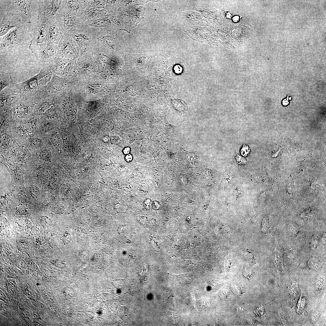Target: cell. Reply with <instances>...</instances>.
Instances as JSON below:
<instances>
[{"label": "cell", "instance_id": "3957f363", "mask_svg": "<svg viewBox=\"0 0 326 326\" xmlns=\"http://www.w3.org/2000/svg\"><path fill=\"white\" fill-rule=\"evenodd\" d=\"M55 19L58 22L63 33L68 35L82 25L78 18L68 10L64 5Z\"/></svg>", "mask_w": 326, "mask_h": 326}, {"label": "cell", "instance_id": "603a6c76", "mask_svg": "<svg viewBox=\"0 0 326 326\" xmlns=\"http://www.w3.org/2000/svg\"><path fill=\"white\" fill-rule=\"evenodd\" d=\"M131 148L129 147H125L122 150V153L125 155L130 153Z\"/></svg>", "mask_w": 326, "mask_h": 326}, {"label": "cell", "instance_id": "8992f818", "mask_svg": "<svg viewBox=\"0 0 326 326\" xmlns=\"http://www.w3.org/2000/svg\"><path fill=\"white\" fill-rule=\"evenodd\" d=\"M37 21L34 36L29 46L30 49L33 54L48 44L46 27L48 21L43 18Z\"/></svg>", "mask_w": 326, "mask_h": 326}, {"label": "cell", "instance_id": "6da1fadb", "mask_svg": "<svg viewBox=\"0 0 326 326\" xmlns=\"http://www.w3.org/2000/svg\"><path fill=\"white\" fill-rule=\"evenodd\" d=\"M51 71L47 67H43L34 76L19 83H13L9 87L14 93L29 98L35 103L43 90L50 80Z\"/></svg>", "mask_w": 326, "mask_h": 326}, {"label": "cell", "instance_id": "9c48e42d", "mask_svg": "<svg viewBox=\"0 0 326 326\" xmlns=\"http://www.w3.org/2000/svg\"><path fill=\"white\" fill-rule=\"evenodd\" d=\"M58 45L48 44L34 54L43 67L51 63L57 57Z\"/></svg>", "mask_w": 326, "mask_h": 326}, {"label": "cell", "instance_id": "44dd1931", "mask_svg": "<svg viewBox=\"0 0 326 326\" xmlns=\"http://www.w3.org/2000/svg\"><path fill=\"white\" fill-rule=\"evenodd\" d=\"M161 207L160 203L157 200L152 201V207L155 209H158Z\"/></svg>", "mask_w": 326, "mask_h": 326}, {"label": "cell", "instance_id": "7a4b0ae2", "mask_svg": "<svg viewBox=\"0 0 326 326\" xmlns=\"http://www.w3.org/2000/svg\"><path fill=\"white\" fill-rule=\"evenodd\" d=\"M79 52H93L99 42L95 34L85 27L82 26L69 35Z\"/></svg>", "mask_w": 326, "mask_h": 326}, {"label": "cell", "instance_id": "d4e9b609", "mask_svg": "<svg viewBox=\"0 0 326 326\" xmlns=\"http://www.w3.org/2000/svg\"><path fill=\"white\" fill-rule=\"evenodd\" d=\"M233 19L235 21H237L238 20V16H235L233 18Z\"/></svg>", "mask_w": 326, "mask_h": 326}, {"label": "cell", "instance_id": "5bb4252c", "mask_svg": "<svg viewBox=\"0 0 326 326\" xmlns=\"http://www.w3.org/2000/svg\"><path fill=\"white\" fill-rule=\"evenodd\" d=\"M106 12L104 9L90 6L88 4L85 11L78 18L83 25L86 21L97 19L104 16Z\"/></svg>", "mask_w": 326, "mask_h": 326}, {"label": "cell", "instance_id": "7c38bea8", "mask_svg": "<svg viewBox=\"0 0 326 326\" xmlns=\"http://www.w3.org/2000/svg\"><path fill=\"white\" fill-rule=\"evenodd\" d=\"M46 28L48 44L58 45L63 34L58 22L54 19L50 20Z\"/></svg>", "mask_w": 326, "mask_h": 326}, {"label": "cell", "instance_id": "52a82bcc", "mask_svg": "<svg viewBox=\"0 0 326 326\" xmlns=\"http://www.w3.org/2000/svg\"><path fill=\"white\" fill-rule=\"evenodd\" d=\"M31 0L5 1L7 4L9 11L17 13L22 21L28 24L31 23V13L30 9Z\"/></svg>", "mask_w": 326, "mask_h": 326}, {"label": "cell", "instance_id": "277c9868", "mask_svg": "<svg viewBox=\"0 0 326 326\" xmlns=\"http://www.w3.org/2000/svg\"><path fill=\"white\" fill-rule=\"evenodd\" d=\"M36 104L31 100L20 96L11 107L10 113L11 117L18 120L29 117L34 113Z\"/></svg>", "mask_w": 326, "mask_h": 326}, {"label": "cell", "instance_id": "8fae6325", "mask_svg": "<svg viewBox=\"0 0 326 326\" xmlns=\"http://www.w3.org/2000/svg\"><path fill=\"white\" fill-rule=\"evenodd\" d=\"M22 21L17 13L8 11L3 15L0 22V37L5 35L11 30L23 24Z\"/></svg>", "mask_w": 326, "mask_h": 326}, {"label": "cell", "instance_id": "e0dca14e", "mask_svg": "<svg viewBox=\"0 0 326 326\" xmlns=\"http://www.w3.org/2000/svg\"><path fill=\"white\" fill-rule=\"evenodd\" d=\"M172 104L174 108L180 112H184L187 110L188 107L186 103L179 99H174Z\"/></svg>", "mask_w": 326, "mask_h": 326}, {"label": "cell", "instance_id": "7402d4cb", "mask_svg": "<svg viewBox=\"0 0 326 326\" xmlns=\"http://www.w3.org/2000/svg\"><path fill=\"white\" fill-rule=\"evenodd\" d=\"M124 159L128 163L131 162L133 159V156L130 153L125 155Z\"/></svg>", "mask_w": 326, "mask_h": 326}, {"label": "cell", "instance_id": "5b68a950", "mask_svg": "<svg viewBox=\"0 0 326 326\" xmlns=\"http://www.w3.org/2000/svg\"><path fill=\"white\" fill-rule=\"evenodd\" d=\"M39 9L37 19L47 20L54 19L64 6V0L38 1Z\"/></svg>", "mask_w": 326, "mask_h": 326}, {"label": "cell", "instance_id": "ffe728a7", "mask_svg": "<svg viewBox=\"0 0 326 326\" xmlns=\"http://www.w3.org/2000/svg\"><path fill=\"white\" fill-rule=\"evenodd\" d=\"M113 127V125L107 124H104L101 125V128L103 131H107L111 130Z\"/></svg>", "mask_w": 326, "mask_h": 326}, {"label": "cell", "instance_id": "2e32d148", "mask_svg": "<svg viewBox=\"0 0 326 326\" xmlns=\"http://www.w3.org/2000/svg\"><path fill=\"white\" fill-rule=\"evenodd\" d=\"M0 74L1 92L5 88L10 86L14 83L11 76L8 73L1 71Z\"/></svg>", "mask_w": 326, "mask_h": 326}, {"label": "cell", "instance_id": "ba28073f", "mask_svg": "<svg viewBox=\"0 0 326 326\" xmlns=\"http://www.w3.org/2000/svg\"><path fill=\"white\" fill-rule=\"evenodd\" d=\"M25 28L24 24L10 30L7 33L0 37V49L8 48L18 44L25 37Z\"/></svg>", "mask_w": 326, "mask_h": 326}, {"label": "cell", "instance_id": "d6986e66", "mask_svg": "<svg viewBox=\"0 0 326 326\" xmlns=\"http://www.w3.org/2000/svg\"><path fill=\"white\" fill-rule=\"evenodd\" d=\"M152 201L149 198L145 199L143 202L144 207L147 209H150L152 207Z\"/></svg>", "mask_w": 326, "mask_h": 326}, {"label": "cell", "instance_id": "9a60e30c", "mask_svg": "<svg viewBox=\"0 0 326 326\" xmlns=\"http://www.w3.org/2000/svg\"><path fill=\"white\" fill-rule=\"evenodd\" d=\"M89 0H64L66 8L78 18L84 12Z\"/></svg>", "mask_w": 326, "mask_h": 326}, {"label": "cell", "instance_id": "30bf717a", "mask_svg": "<svg viewBox=\"0 0 326 326\" xmlns=\"http://www.w3.org/2000/svg\"><path fill=\"white\" fill-rule=\"evenodd\" d=\"M79 50L71 37L63 34L58 45L57 57L70 58Z\"/></svg>", "mask_w": 326, "mask_h": 326}, {"label": "cell", "instance_id": "4fadbf2b", "mask_svg": "<svg viewBox=\"0 0 326 326\" xmlns=\"http://www.w3.org/2000/svg\"><path fill=\"white\" fill-rule=\"evenodd\" d=\"M20 97L13 92L8 87L0 92L1 112L10 111L14 102Z\"/></svg>", "mask_w": 326, "mask_h": 326}, {"label": "cell", "instance_id": "cb8c5ba5", "mask_svg": "<svg viewBox=\"0 0 326 326\" xmlns=\"http://www.w3.org/2000/svg\"><path fill=\"white\" fill-rule=\"evenodd\" d=\"M283 105H287L289 103V102L288 101V100H287V99H284L283 101Z\"/></svg>", "mask_w": 326, "mask_h": 326}, {"label": "cell", "instance_id": "ac0fdd59", "mask_svg": "<svg viewBox=\"0 0 326 326\" xmlns=\"http://www.w3.org/2000/svg\"><path fill=\"white\" fill-rule=\"evenodd\" d=\"M106 1L103 0H89L88 5L99 8L104 9L106 6Z\"/></svg>", "mask_w": 326, "mask_h": 326}]
</instances>
